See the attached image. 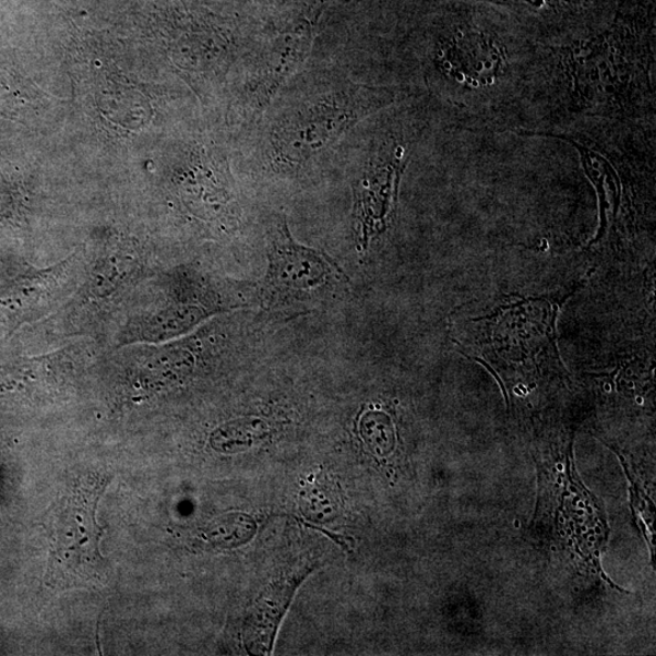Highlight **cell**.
<instances>
[{
    "instance_id": "3957f363",
    "label": "cell",
    "mask_w": 656,
    "mask_h": 656,
    "mask_svg": "<svg viewBox=\"0 0 656 656\" xmlns=\"http://www.w3.org/2000/svg\"><path fill=\"white\" fill-rule=\"evenodd\" d=\"M404 150L383 145L365 164L354 188L353 227L357 246L367 249L389 224L403 168Z\"/></svg>"
},
{
    "instance_id": "8992f818",
    "label": "cell",
    "mask_w": 656,
    "mask_h": 656,
    "mask_svg": "<svg viewBox=\"0 0 656 656\" xmlns=\"http://www.w3.org/2000/svg\"><path fill=\"white\" fill-rule=\"evenodd\" d=\"M310 572V569H303L293 575L278 579L258 597L247 616L243 628L246 647L251 654L267 655L272 653L279 623H282L296 591Z\"/></svg>"
},
{
    "instance_id": "5b68a950",
    "label": "cell",
    "mask_w": 656,
    "mask_h": 656,
    "mask_svg": "<svg viewBox=\"0 0 656 656\" xmlns=\"http://www.w3.org/2000/svg\"><path fill=\"white\" fill-rule=\"evenodd\" d=\"M313 32L309 25L297 26L258 52L251 83L250 104L258 115L271 105L283 85L309 56Z\"/></svg>"
},
{
    "instance_id": "6da1fadb",
    "label": "cell",
    "mask_w": 656,
    "mask_h": 656,
    "mask_svg": "<svg viewBox=\"0 0 656 656\" xmlns=\"http://www.w3.org/2000/svg\"><path fill=\"white\" fill-rule=\"evenodd\" d=\"M389 96V92L350 80L311 85L274 115L266 135L269 159L284 170L308 165L365 117L380 110Z\"/></svg>"
},
{
    "instance_id": "277c9868",
    "label": "cell",
    "mask_w": 656,
    "mask_h": 656,
    "mask_svg": "<svg viewBox=\"0 0 656 656\" xmlns=\"http://www.w3.org/2000/svg\"><path fill=\"white\" fill-rule=\"evenodd\" d=\"M95 488L79 491L67 501L53 534L52 572L62 583L93 579L95 566L103 559L98 551L102 532L95 522Z\"/></svg>"
},
{
    "instance_id": "7a4b0ae2",
    "label": "cell",
    "mask_w": 656,
    "mask_h": 656,
    "mask_svg": "<svg viewBox=\"0 0 656 656\" xmlns=\"http://www.w3.org/2000/svg\"><path fill=\"white\" fill-rule=\"evenodd\" d=\"M349 276L325 252L298 243L285 219L269 232L261 306L267 311L310 309L347 293Z\"/></svg>"
},
{
    "instance_id": "ba28073f",
    "label": "cell",
    "mask_w": 656,
    "mask_h": 656,
    "mask_svg": "<svg viewBox=\"0 0 656 656\" xmlns=\"http://www.w3.org/2000/svg\"><path fill=\"white\" fill-rule=\"evenodd\" d=\"M360 432L365 444L374 454H390L394 445V433L389 417L379 413L365 415L360 424Z\"/></svg>"
},
{
    "instance_id": "52a82bcc",
    "label": "cell",
    "mask_w": 656,
    "mask_h": 656,
    "mask_svg": "<svg viewBox=\"0 0 656 656\" xmlns=\"http://www.w3.org/2000/svg\"><path fill=\"white\" fill-rule=\"evenodd\" d=\"M271 434L272 429L264 419L246 417L215 430L211 443L220 453L235 454L263 444Z\"/></svg>"
},
{
    "instance_id": "9c48e42d",
    "label": "cell",
    "mask_w": 656,
    "mask_h": 656,
    "mask_svg": "<svg viewBox=\"0 0 656 656\" xmlns=\"http://www.w3.org/2000/svg\"><path fill=\"white\" fill-rule=\"evenodd\" d=\"M303 504L311 518L326 522L335 517V504L322 488L308 489L303 497Z\"/></svg>"
}]
</instances>
